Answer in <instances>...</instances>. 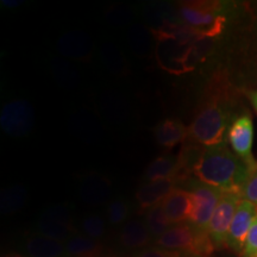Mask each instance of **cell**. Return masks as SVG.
<instances>
[{"mask_svg":"<svg viewBox=\"0 0 257 257\" xmlns=\"http://www.w3.org/2000/svg\"><path fill=\"white\" fill-rule=\"evenodd\" d=\"M251 173L226 142L205 147L194 168V174L199 181L223 192H234L240 195Z\"/></svg>","mask_w":257,"mask_h":257,"instance_id":"6da1fadb","label":"cell"},{"mask_svg":"<svg viewBox=\"0 0 257 257\" xmlns=\"http://www.w3.org/2000/svg\"><path fill=\"white\" fill-rule=\"evenodd\" d=\"M232 123L227 105L221 100H213L199 112L188 126V141L205 147L224 143Z\"/></svg>","mask_w":257,"mask_h":257,"instance_id":"7a4b0ae2","label":"cell"},{"mask_svg":"<svg viewBox=\"0 0 257 257\" xmlns=\"http://www.w3.org/2000/svg\"><path fill=\"white\" fill-rule=\"evenodd\" d=\"M221 5L214 2H187L180 8V16L195 34L216 35L223 28Z\"/></svg>","mask_w":257,"mask_h":257,"instance_id":"3957f363","label":"cell"},{"mask_svg":"<svg viewBox=\"0 0 257 257\" xmlns=\"http://www.w3.org/2000/svg\"><path fill=\"white\" fill-rule=\"evenodd\" d=\"M193 198V211L189 223L200 230H206L224 192L213 186L195 180L189 184Z\"/></svg>","mask_w":257,"mask_h":257,"instance_id":"277c9868","label":"cell"},{"mask_svg":"<svg viewBox=\"0 0 257 257\" xmlns=\"http://www.w3.org/2000/svg\"><path fill=\"white\" fill-rule=\"evenodd\" d=\"M240 200L242 195L239 193L224 192L207 227V232L216 248H221L226 244L227 233Z\"/></svg>","mask_w":257,"mask_h":257,"instance_id":"5b68a950","label":"cell"},{"mask_svg":"<svg viewBox=\"0 0 257 257\" xmlns=\"http://www.w3.org/2000/svg\"><path fill=\"white\" fill-rule=\"evenodd\" d=\"M34 110L28 101L12 100L6 104L0 114L3 131L11 137H23L34 127Z\"/></svg>","mask_w":257,"mask_h":257,"instance_id":"8992f818","label":"cell"},{"mask_svg":"<svg viewBox=\"0 0 257 257\" xmlns=\"http://www.w3.org/2000/svg\"><path fill=\"white\" fill-rule=\"evenodd\" d=\"M230 146L233 153L243 160V162L249 167L253 173L257 169V161L252 155V141H253V125L251 118L248 114H243L233 120L230 126L229 133Z\"/></svg>","mask_w":257,"mask_h":257,"instance_id":"52a82bcc","label":"cell"},{"mask_svg":"<svg viewBox=\"0 0 257 257\" xmlns=\"http://www.w3.org/2000/svg\"><path fill=\"white\" fill-rule=\"evenodd\" d=\"M256 217L257 207L250 201L242 199L234 213L229 233H227L226 245L231 250L236 252H243L246 237Z\"/></svg>","mask_w":257,"mask_h":257,"instance_id":"ba28073f","label":"cell"},{"mask_svg":"<svg viewBox=\"0 0 257 257\" xmlns=\"http://www.w3.org/2000/svg\"><path fill=\"white\" fill-rule=\"evenodd\" d=\"M162 208L167 219L172 225L184 224L191 220L193 198L189 191L175 187L162 201Z\"/></svg>","mask_w":257,"mask_h":257,"instance_id":"9c48e42d","label":"cell"},{"mask_svg":"<svg viewBox=\"0 0 257 257\" xmlns=\"http://www.w3.org/2000/svg\"><path fill=\"white\" fill-rule=\"evenodd\" d=\"M175 188L174 180H156L147 181L136 193V199L141 210L148 211L162 202Z\"/></svg>","mask_w":257,"mask_h":257,"instance_id":"30bf717a","label":"cell"},{"mask_svg":"<svg viewBox=\"0 0 257 257\" xmlns=\"http://www.w3.org/2000/svg\"><path fill=\"white\" fill-rule=\"evenodd\" d=\"M154 135L161 147L172 149L188 140V126L179 119H163L154 127Z\"/></svg>","mask_w":257,"mask_h":257,"instance_id":"8fae6325","label":"cell"},{"mask_svg":"<svg viewBox=\"0 0 257 257\" xmlns=\"http://www.w3.org/2000/svg\"><path fill=\"white\" fill-rule=\"evenodd\" d=\"M25 249L29 257H60L66 252L63 243L48 238L40 233L29 237Z\"/></svg>","mask_w":257,"mask_h":257,"instance_id":"7c38bea8","label":"cell"},{"mask_svg":"<svg viewBox=\"0 0 257 257\" xmlns=\"http://www.w3.org/2000/svg\"><path fill=\"white\" fill-rule=\"evenodd\" d=\"M154 238L149 232L147 224L142 220H131L124 225L120 232V243L125 248H143Z\"/></svg>","mask_w":257,"mask_h":257,"instance_id":"4fadbf2b","label":"cell"},{"mask_svg":"<svg viewBox=\"0 0 257 257\" xmlns=\"http://www.w3.org/2000/svg\"><path fill=\"white\" fill-rule=\"evenodd\" d=\"M178 174V157L172 155H162L150 162L147 167L144 178L147 181L156 180H174ZM176 184V182H175Z\"/></svg>","mask_w":257,"mask_h":257,"instance_id":"5bb4252c","label":"cell"},{"mask_svg":"<svg viewBox=\"0 0 257 257\" xmlns=\"http://www.w3.org/2000/svg\"><path fill=\"white\" fill-rule=\"evenodd\" d=\"M37 230L40 234H43L48 238L57 240L60 243H67L70 238L78 234V231L73 226V224L61 223V221L47 219L43 217H41L38 221Z\"/></svg>","mask_w":257,"mask_h":257,"instance_id":"9a60e30c","label":"cell"},{"mask_svg":"<svg viewBox=\"0 0 257 257\" xmlns=\"http://www.w3.org/2000/svg\"><path fill=\"white\" fill-rule=\"evenodd\" d=\"M146 224L150 234L153 236V238H155V240L173 226L167 219L165 212H163L162 202L147 211Z\"/></svg>","mask_w":257,"mask_h":257,"instance_id":"2e32d148","label":"cell"},{"mask_svg":"<svg viewBox=\"0 0 257 257\" xmlns=\"http://www.w3.org/2000/svg\"><path fill=\"white\" fill-rule=\"evenodd\" d=\"M64 248H66V253H68V255L91 257L99 251L100 245L96 242V239L76 234L64 244Z\"/></svg>","mask_w":257,"mask_h":257,"instance_id":"e0dca14e","label":"cell"},{"mask_svg":"<svg viewBox=\"0 0 257 257\" xmlns=\"http://www.w3.org/2000/svg\"><path fill=\"white\" fill-rule=\"evenodd\" d=\"M81 230L89 238L98 239L105 233V221L101 217L91 214L82 219Z\"/></svg>","mask_w":257,"mask_h":257,"instance_id":"ac0fdd59","label":"cell"},{"mask_svg":"<svg viewBox=\"0 0 257 257\" xmlns=\"http://www.w3.org/2000/svg\"><path fill=\"white\" fill-rule=\"evenodd\" d=\"M128 207L123 199H115L107 207V218L112 225L123 224L127 219Z\"/></svg>","mask_w":257,"mask_h":257,"instance_id":"d6986e66","label":"cell"},{"mask_svg":"<svg viewBox=\"0 0 257 257\" xmlns=\"http://www.w3.org/2000/svg\"><path fill=\"white\" fill-rule=\"evenodd\" d=\"M2 199H6V200L11 199V201L8 202V204L2 205L3 211L4 210H5V212L16 211L18 207H21L22 205L24 204L25 191L21 187H12L5 192V195H3Z\"/></svg>","mask_w":257,"mask_h":257,"instance_id":"ffe728a7","label":"cell"},{"mask_svg":"<svg viewBox=\"0 0 257 257\" xmlns=\"http://www.w3.org/2000/svg\"><path fill=\"white\" fill-rule=\"evenodd\" d=\"M244 257H257V217L253 220L251 229L246 237L245 245L243 249Z\"/></svg>","mask_w":257,"mask_h":257,"instance_id":"44dd1931","label":"cell"},{"mask_svg":"<svg viewBox=\"0 0 257 257\" xmlns=\"http://www.w3.org/2000/svg\"><path fill=\"white\" fill-rule=\"evenodd\" d=\"M42 217L47 218V219L61 221V223L72 224V217H70L69 211L63 206H54L50 207L42 214Z\"/></svg>","mask_w":257,"mask_h":257,"instance_id":"7402d4cb","label":"cell"},{"mask_svg":"<svg viewBox=\"0 0 257 257\" xmlns=\"http://www.w3.org/2000/svg\"><path fill=\"white\" fill-rule=\"evenodd\" d=\"M242 199L248 200L257 207V169L251 173L242 191Z\"/></svg>","mask_w":257,"mask_h":257,"instance_id":"603a6c76","label":"cell"},{"mask_svg":"<svg viewBox=\"0 0 257 257\" xmlns=\"http://www.w3.org/2000/svg\"><path fill=\"white\" fill-rule=\"evenodd\" d=\"M138 257H182V252L178 250H168L163 248H150L144 250Z\"/></svg>","mask_w":257,"mask_h":257,"instance_id":"cb8c5ba5","label":"cell"},{"mask_svg":"<svg viewBox=\"0 0 257 257\" xmlns=\"http://www.w3.org/2000/svg\"><path fill=\"white\" fill-rule=\"evenodd\" d=\"M250 100H251L253 107H255L256 111H257V91L252 92L251 94H250Z\"/></svg>","mask_w":257,"mask_h":257,"instance_id":"d4e9b609","label":"cell"},{"mask_svg":"<svg viewBox=\"0 0 257 257\" xmlns=\"http://www.w3.org/2000/svg\"><path fill=\"white\" fill-rule=\"evenodd\" d=\"M4 257H29V256H24V255H19V253H9Z\"/></svg>","mask_w":257,"mask_h":257,"instance_id":"484cf974","label":"cell"},{"mask_svg":"<svg viewBox=\"0 0 257 257\" xmlns=\"http://www.w3.org/2000/svg\"><path fill=\"white\" fill-rule=\"evenodd\" d=\"M184 257V256H182ZM186 257H194V256H191V255H186Z\"/></svg>","mask_w":257,"mask_h":257,"instance_id":"4316f807","label":"cell"}]
</instances>
